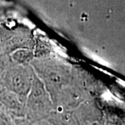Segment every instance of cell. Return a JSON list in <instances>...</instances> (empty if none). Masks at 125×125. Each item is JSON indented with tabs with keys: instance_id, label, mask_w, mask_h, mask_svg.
<instances>
[{
	"instance_id": "obj_1",
	"label": "cell",
	"mask_w": 125,
	"mask_h": 125,
	"mask_svg": "<svg viewBox=\"0 0 125 125\" xmlns=\"http://www.w3.org/2000/svg\"><path fill=\"white\" fill-rule=\"evenodd\" d=\"M30 65L44 83L56 109L73 110L89 99L80 80V67L50 56L35 58Z\"/></svg>"
},
{
	"instance_id": "obj_2",
	"label": "cell",
	"mask_w": 125,
	"mask_h": 125,
	"mask_svg": "<svg viewBox=\"0 0 125 125\" xmlns=\"http://www.w3.org/2000/svg\"><path fill=\"white\" fill-rule=\"evenodd\" d=\"M55 109L44 83L34 73L31 89L25 102V118L31 122L45 120Z\"/></svg>"
},
{
	"instance_id": "obj_3",
	"label": "cell",
	"mask_w": 125,
	"mask_h": 125,
	"mask_svg": "<svg viewBox=\"0 0 125 125\" xmlns=\"http://www.w3.org/2000/svg\"><path fill=\"white\" fill-rule=\"evenodd\" d=\"M31 65H18L12 62L0 79V86L15 94L24 104L34 76Z\"/></svg>"
},
{
	"instance_id": "obj_4",
	"label": "cell",
	"mask_w": 125,
	"mask_h": 125,
	"mask_svg": "<svg viewBox=\"0 0 125 125\" xmlns=\"http://www.w3.org/2000/svg\"><path fill=\"white\" fill-rule=\"evenodd\" d=\"M0 106L13 119L25 117V104L15 94L0 86Z\"/></svg>"
},
{
	"instance_id": "obj_5",
	"label": "cell",
	"mask_w": 125,
	"mask_h": 125,
	"mask_svg": "<svg viewBox=\"0 0 125 125\" xmlns=\"http://www.w3.org/2000/svg\"><path fill=\"white\" fill-rule=\"evenodd\" d=\"M79 125H102L93 103L87 99L73 109Z\"/></svg>"
},
{
	"instance_id": "obj_6",
	"label": "cell",
	"mask_w": 125,
	"mask_h": 125,
	"mask_svg": "<svg viewBox=\"0 0 125 125\" xmlns=\"http://www.w3.org/2000/svg\"><path fill=\"white\" fill-rule=\"evenodd\" d=\"M46 120L52 125H79L72 110L55 109Z\"/></svg>"
},
{
	"instance_id": "obj_7",
	"label": "cell",
	"mask_w": 125,
	"mask_h": 125,
	"mask_svg": "<svg viewBox=\"0 0 125 125\" xmlns=\"http://www.w3.org/2000/svg\"><path fill=\"white\" fill-rule=\"evenodd\" d=\"M11 61L18 65H30L35 58L33 51L31 49H18L9 54Z\"/></svg>"
},
{
	"instance_id": "obj_8",
	"label": "cell",
	"mask_w": 125,
	"mask_h": 125,
	"mask_svg": "<svg viewBox=\"0 0 125 125\" xmlns=\"http://www.w3.org/2000/svg\"><path fill=\"white\" fill-rule=\"evenodd\" d=\"M12 62L9 54L6 53L0 54V79L6 68Z\"/></svg>"
},
{
	"instance_id": "obj_9",
	"label": "cell",
	"mask_w": 125,
	"mask_h": 125,
	"mask_svg": "<svg viewBox=\"0 0 125 125\" xmlns=\"http://www.w3.org/2000/svg\"><path fill=\"white\" fill-rule=\"evenodd\" d=\"M31 125H52L50 124L47 120H41L38 121V122H31Z\"/></svg>"
}]
</instances>
